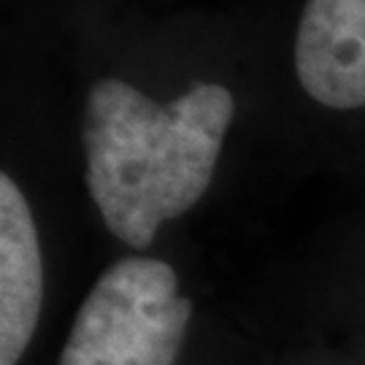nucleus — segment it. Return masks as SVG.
Returning <instances> with one entry per match:
<instances>
[{"mask_svg": "<svg viewBox=\"0 0 365 365\" xmlns=\"http://www.w3.org/2000/svg\"><path fill=\"white\" fill-rule=\"evenodd\" d=\"M233 111L230 90L211 81L170 103H157L122 78L92 87L81 130L87 190L122 244L144 252L163 222L203 197Z\"/></svg>", "mask_w": 365, "mask_h": 365, "instance_id": "f257e3e1", "label": "nucleus"}, {"mask_svg": "<svg viewBox=\"0 0 365 365\" xmlns=\"http://www.w3.org/2000/svg\"><path fill=\"white\" fill-rule=\"evenodd\" d=\"M192 317L179 276L155 257H125L78 309L60 365H173Z\"/></svg>", "mask_w": 365, "mask_h": 365, "instance_id": "f03ea898", "label": "nucleus"}, {"mask_svg": "<svg viewBox=\"0 0 365 365\" xmlns=\"http://www.w3.org/2000/svg\"><path fill=\"white\" fill-rule=\"evenodd\" d=\"M295 71L317 103L341 111L365 106V0H306Z\"/></svg>", "mask_w": 365, "mask_h": 365, "instance_id": "7ed1b4c3", "label": "nucleus"}, {"mask_svg": "<svg viewBox=\"0 0 365 365\" xmlns=\"http://www.w3.org/2000/svg\"><path fill=\"white\" fill-rule=\"evenodd\" d=\"M43 303V262L33 211L9 173L0 176V365H16Z\"/></svg>", "mask_w": 365, "mask_h": 365, "instance_id": "20e7f679", "label": "nucleus"}]
</instances>
